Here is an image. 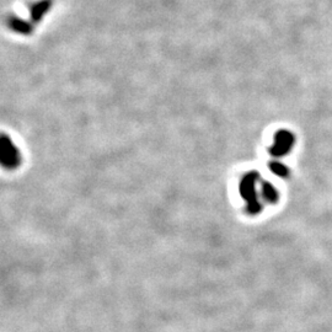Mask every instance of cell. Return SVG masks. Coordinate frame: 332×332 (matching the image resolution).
I'll return each mask as SVG.
<instances>
[{"label":"cell","instance_id":"277c9868","mask_svg":"<svg viewBox=\"0 0 332 332\" xmlns=\"http://www.w3.org/2000/svg\"><path fill=\"white\" fill-rule=\"evenodd\" d=\"M261 194L269 203H277L279 199L278 189L268 181H262L261 184Z\"/></svg>","mask_w":332,"mask_h":332},{"label":"cell","instance_id":"3957f363","mask_svg":"<svg viewBox=\"0 0 332 332\" xmlns=\"http://www.w3.org/2000/svg\"><path fill=\"white\" fill-rule=\"evenodd\" d=\"M21 158L19 155L17 148L12 143L11 139L6 134H2L1 137V164L7 169H14L19 166Z\"/></svg>","mask_w":332,"mask_h":332},{"label":"cell","instance_id":"5b68a950","mask_svg":"<svg viewBox=\"0 0 332 332\" xmlns=\"http://www.w3.org/2000/svg\"><path fill=\"white\" fill-rule=\"evenodd\" d=\"M52 0H41V1L36 2L31 9V17L34 21H39L44 14L51 9Z\"/></svg>","mask_w":332,"mask_h":332},{"label":"cell","instance_id":"8992f818","mask_svg":"<svg viewBox=\"0 0 332 332\" xmlns=\"http://www.w3.org/2000/svg\"><path fill=\"white\" fill-rule=\"evenodd\" d=\"M268 167L276 176L281 177V179H288L291 176V169L287 165H284L283 163H281V161H271Z\"/></svg>","mask_w":332,"mask_h":332},{"label":"cell","instance_id":"52a82bcc","mask_svg":"<svg viewBox=\"0 0 332 332\" xmlns=\"http://www.w3.org/2000/svg\"><path fill=\"white\" fill-rule=\"evenodd\" d=\"M11 26L12 29L16 30V31L20 32V34H29V32H31V26H29V25H27L26 22L22 21V20H12Z\"/></svg>","mask_w":332,"mask_h":332},{"label":"cell","instance_id":"6da1fadb","mask_svg":"<svg viewBox=\"0 0 332 332\" xmlns=\"http://www.w3.org/2000/svg\"><path fill=\"white\" fill-rule=\"evenodd\" d=\"M259 180V174L256 171H250L243 177L240 182L241 197L248 203V212L250 214H257L262 209L261 203L257 198L256 182Z\"/></svg>","mask_w":332,"mask_h":332},{"label":"cell","instance_id":"7a4b0ae2","mask_svg":"<svg viewBox=\"0 0 332 332\" xmlns=\"http://www.w3.org/2000/svg\"><path fill=\"white\" fill-rule=\"evenodd\" d=\"M296 138L294 133L288 129H279L274 133V142L269 148V154L274 158H283L287 156L293 149Z\"/></svg>","mask_w":332,"mask_h":332}]
</instances>
